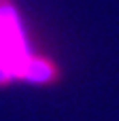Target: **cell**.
Instances as JSON below:
<instances>
[{"instance_id": "1", "label": "cell", "mask_w": 119, "mask_h": 121, "mask_svg": "<svg viewBox=\"0 0 119 121\" xmlns=\"http://www.w3.org/2000/svg\"><path fill=\"white\" fill-rule=\"evenodd\" d=\"M15 81H23L30 85H55L62 81V68L55 60L47 57V55H32V53H23L15 60H9Z\"/></svg>"}, {"instance_id": "2", "label": "cell", "mask_w": 119, "mask_h": 121, "mask_svg": "<svg viewBox=\"0 0 119 121\" xmlns=\"http://www.w3.org/2000/svg\"><path fill=\"white\" fill-rule=\"evenodd\" d=\"M0 53L9 60L28 53L19 11L13 0H0Z\"/></svg>"}]
</instances>
